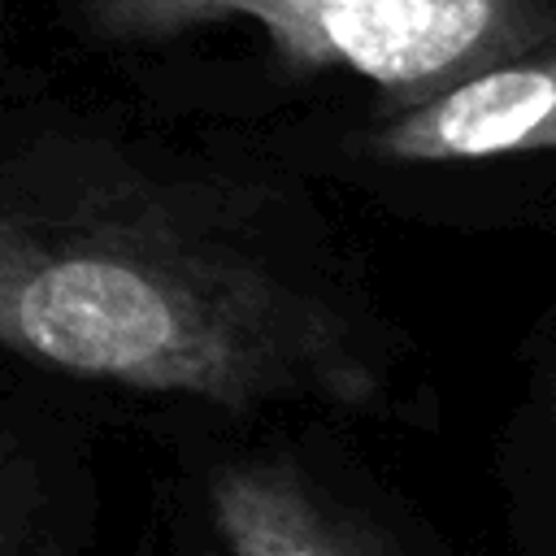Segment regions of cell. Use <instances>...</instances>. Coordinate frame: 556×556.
<instances>
[{
	"label": "cell",
	"instance_id": "1",
	"mask_svg": "<svg viewBox=\"0 0 556 556\" xmlns=\"http://www.w3.org/2000/svg\"><path fill=\"white\" fill-rule=\"evenodd\" d=\"M0 348L217 408H356L378 391L339 295L265 256L195 187L17 100L0 104Z\"/></svg>",
	"mask_w": 556,
	"mask_h": 556
},
{
	"label": "cell",
	"instance_id": "2",
	"mask_svg": "<svg viewBox=\"0 0 556 556\" xmlns=\"http://www.w3.org/2000/svg\"><path fill=\"white\" fill-rule=\"evenodd\" d=\"M61 22L96 43L252 22L287 65L352 70L413 104L552 30L534 0H61Z\"/></svg>",
	"mask_w": 556,
	"mask_h": 556
},
{
	"label": "cell",
	"instance_id": "3",
	"mask_svg": "<svg viewBox=\"0 0 556 556\" xmlns=\"http://www.w3.org/2000/svg\"><path fill=\"white\" fill-rule=\"evenodd\" d=\"M378 152L413 165L556 152V48L504 56L408 104L378 130Z\"/></svg>",
	"mask_w": 556,
	"mask_h": 556
},
{
	"label": "cell",
	"instance_id": "4",
	"mask_svg": "<svg viewBox=\"0 0 556 556\" xmlns=\"http://www.w3.org/2000/svg\"><path fill=\"white\" fill-rule=\"evenodd\" d=\"M230 556H382L282 460H235L208 486Z\"/></svg>",
	"mask_w": 556,
	"mask_h": 556
},
{
	"label": "cell",
	"instance_id": "5",
	"mask_svg": "<svg viewBox=\"0 0 556 556\" xmlns=\"http://www.w3.org/2000/svg\"><path fill=\"white\" fill-rule=\"evenodd\" d=\"M48 465L13 430H0V556H61Z\"/></svg>",
	"mask_w": 556,
	"mask_h": 556
}]
</instances>
